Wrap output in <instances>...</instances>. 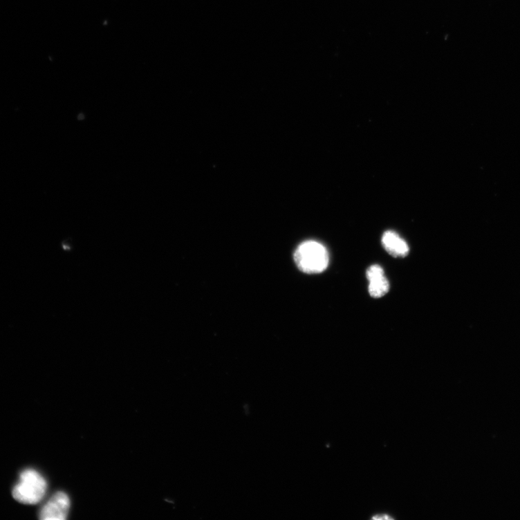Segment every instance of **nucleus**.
Wrapping results in <instances>:
<instances>
[{
	"label": "nucleus",
	"mask_w": 520,
	"mask_h": 520,
	"mask_svg": "<svg viewBox=\"0 0 520 520\" xmlns=\"http://www.w3.org/2000/svg\"><path fill=\"white\" fill-rule=\"evenodd\" d=\"M47 483L37 470L27 469L23 471L19 482L12 490L13 498L25 505H36L45 496Z\"/></svg>",
	"instance_id": "f257e3e1"
},
{
	"label": "nucleus",
	"mask_w": 520,
	"mask_h": 520,
	"mask_svg": "<svg viewBox=\"0 0 520 520\" xmlns=\"http://www.w3.org/2000/svg\"><path fill=\"white\" fill-rule=\"evenodd\" d=\"M295 260L301 271L307 274H317L328 268L329 254L320 243L308 241L301 243L297 249Z\"/></svg>",
	"instance_id": "f03ea898"
},
{
	"label": "nucleus",
	"mask_w": 520,
	"mask_h": 520,
	"mask_svg": "<svg viewBox=\"0 0 520 520\" xmlns=\"http://www.w3.org/2000/svg\"><path fill=\"white\" fill-rule=\"evenodd\" d=\"M71 508V500L67 494L57 492L48 500L39 512L42 520H65Z\"/></svg>",
	"instance_id": "7ed1b4c3"
},
{
	"label": "nucleus",
	"mask_w": 520,
	"mask_h": 520,
	"mask_svg": "<svg viewBox=\"0 0 520 520\" xmlns=\"http://www.w3.org/2000/svg\"><path fill=\"white\" fill-rule=\"evenodd\" d=\"M366 278L369 283V292L371 297L379 299L387 294L389 284L382 267L378 265L369 267L366 271Z\"/></svg>",
	"instance_id": "20e7f679"
},
{
	"label": "nucleus",
	"mask_w": 520,
	"mask_h": 520,
	"mask_svg": "<svg viewBox=\"0 0 520 520\" xmlns=\"http://www.w3.org/2000/svg\"><path fill=\"white\" fill-rule=\"evenodd\" d=\"M382 241L385 250L395 257H405L409 252L407 243L394 232H385Z\"/></svg>",
	"instance_id": "39448f33"
},
{
	"label": "nucleus",
	"mask_w": 520,
	"mask_h": 520,
	"mask_svg": "<svg viewBox=\"0 0 520 520\" xmlns=\"http://www.w3.org/2000/svg\"><path fill=\"white\" fill-rule=\"evenodd\" d=\"M372 519H378V520H380V519H393L392 517L387 516L386 514L376 515V516L373 517Z\"/></svg>",
	"instance_id": "423d86ee"
}]
</instances>
